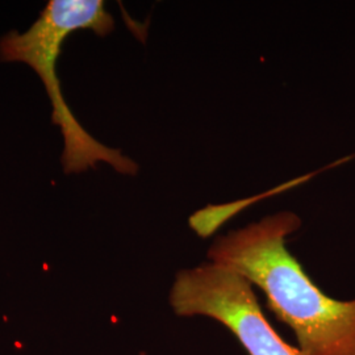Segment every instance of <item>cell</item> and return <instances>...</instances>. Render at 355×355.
Masks as SVG:
<instances>
[{
  "instance_id": "cell-1",
  "label": "cell",
  "mask_w": 355,
  "mask_h": 355,
  "mask_svg": "<svg viewBox=\"0 0 355 355\" xmlns=\"http://www.w3.org/2000/svg\"><path fill=\"white\" fill-rule=\"evenodd\" d=\"M300 225L299 216L284 211L230 230L211 245L209 262L237 271L263 292L303 354L355 355V299L328 296L290 253L287 237Z\"/></svg>"
},
{
  "instance_id": "cell-2",
  "label": "cell",
  "mask_w": 355,
  "mask_h": 355,
  "mask_svg": "<svg viewBox=\"0 0 355 355\" xmlns=\"http://www.w3.org/2000/svg\"><path fill=\"white\" fill-rule=\"evenodd\" d=\"M114 28V17L102 0H51L28 31H12L0 40V60L29 64L45 85L53 107L51 120L64 136L61 161L66 174L83 173L99 162L108 164L124 175L139 173V165L133 159L95 140L79 124L64 102L55 71L62 44L70 33L89 29L104 37Z\"/></svg>"
},
{
  "instance_id": "cell-3",
  "label": "cell",
  "mask_w": 355,
  "mask_h": 355,
  "mask_svg": "<svg viewBox=\"0 0 355 355\" xmlns=\"http://www.w3.org/2000/svg\"><path fill=\"white\" fill-rule=\"evenodd\" d=\"M168 302L177 316L212 318L225 327L248 355H304L271 327L253 284L224 265L208 262L180 270Z\"/></svg>"
}]
</instances>
